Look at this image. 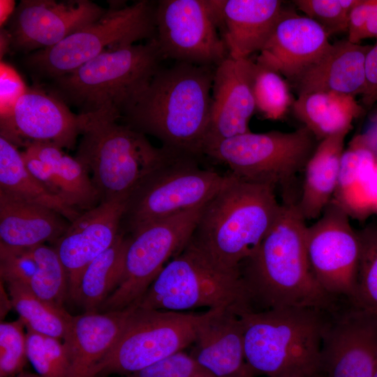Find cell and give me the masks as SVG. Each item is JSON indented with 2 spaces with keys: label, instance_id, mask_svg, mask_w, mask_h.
I'll use <instances>...</instances> for the list:
<instances>
[{
  "label": "cell",
  "instance_id": "cell-33",
  "mask_svg": "<svg viewBox=\"0 0 377 377\" xmlns=\"http://www.w3.org/2000/svg\"><path fill=\"white\" fill-rule=\"evenodd\" d=\"M252 92L256 110L268 119H282L295 101L283 77L257 61L253 67Z\"/></svg>",
  "mask_w": 377,
  "mask_h": 377
},
{
  "label": "cell",
  "instance_id": "cell-42",
  "mask_svg": "<svg viewBox=\"0 0 377 377\" xmlns=\"http://www.w3.org/2000/svg\"><path fill=\"white\" fill-rule=\"evenodd\" d=\"M377 8V0H357L352 8L348 21V40L360 43L366 24L371 15Z\"/></svg>",
  "mask_w": 377,
  "mask_h": 377
},
{
  "label": "cell",
  "instance_id": "cell-11",
  "mask_svg": "<svg viewBox=\"0 0 377 377\" xmlns=\"http://www.w3.org/2000/svg\"><path fill=\"white\" fill-rule=\"evenodd\" d=\"M133 309L118 340L91 377L131 375L192 345L202 313Z\"/></svg>",
  "mask_w": 377,
  "mask_h": 377
},
{
  "label": "cell",
  "instance_id": "cell-3",
  "mask_svg": "<svg viewBox=\"0 0 377 377\" xmlns=\"http://www.w3.org/2000/svg\"><path fill=\"white\" fill-rule=\"evenodd\" d=\"M275 190L230 172L203 205L186 246L221 270L239 272L240 264L256 249L281 210Z\"/></svg>",
  "mask_w": 377,
  "mask_h": 377
},
{
  "label": "cell",
  "instance_id": "cell-47",
  "mask_svg": "<svg viewBox=\"0 0 377 377\" xmlns=\"http://www.w3.org/2000/svg\"><path fill=\"white\" fill-rule=\"evenodd\" d=\"M376 155H377V154H376Z\"/></svg>",
  "mask_w": 377,
  "mask_h": 377
},
{
  "label": "cell",
  "instance_id": "cell-14",
  "mask_svg": "<svg viewBox=\"0 0 377 377\" xmlns=\"http://www.w3.org/2000/svg\"><path fill=\"white\" fill-rule=\"evenodd\" d=\"M155 24L164 59L216 67L228 57L207 0L158 1Z\"/></svg>",
  "mask_w": 377,
  "mask_h": 377
},
{
  "label": "cell",
  "instance_id": "cell-29",
  "mask_svg": "<svg viewBox=\"0 0 377 377\" xmlns=\"http://www.w3.org/2000/svg\"><path fill=\"white\" fill-rule=\"evenodd\" d=\"M293 108L295 116L320 142L346 130L364 108L355 97L332 91H316L300 94Z\"/></svg>",
  "mask_w": 377,
  "mask_h": 377
},
{
  "label": "cell",
  "instance_id": "cell-9",
  "mask_svg": "<svg viewBox=\"0 0 377 377\" xmlns=\"http://www.w3.org/2000/svg\"><path fill=\"white\" fill-rule=\"evenodd\" d=\"M137 308L185 311L195 308H247L239 272L221 270L186 246L163 268Z\"/></svg>",
  "mask_w": 377,
  "mask_h": 377
},
{
  "label": "cell",
  "instance_id": "cell-35",
  "mask_svg": "<svg viewBox=\"0 0 377 377\" xmlns=\"http://www.w3.org/2000/svg\"><path fill=\"white\" fill-rule=\"evenodd\" d=\"M360 253L354 306L377 318V224L357 231Z\"/></svg>",
  "mask_w": 377,
  "mask_h": 377
},
{
  "label": "cell",
  "instance_id": "cell-28",
  "mask_svg": "<svg viewBox=\"0 0 377 377\" xmlns=\"http://www.w3.org/2000/svg\"><path fill=\"white\" fill-rule=\"evenodd\" d=\"M346 130L320 141L304 168L298 208L305 220L318 219L336 191Z\"/></svg>",
  "mask_w": 377,
  "mask_h": 377
},
{
  "label": "cell",
  "instance_id": "cell-2",
  "mask_svg": "<svg viewBox=\"0 0 377 377\" xmlns=\"http://www.w3.org/2000/svg\"><path fill=\"white\" fill-rule=\"evenodd\" d=\"M214 68L183 62L161 67L119 120L172 151L204 156Z\"/></svg>",
  "mask_w": 377,
  "mask_h": 377
},
{
  "label": "cell",
  "instance_id": "cell-20",
  "mask_svg": "<svg viewBox=\"0 0 377 377\" xmlns=\"http://www.w3.org/2000/svg\"><path fill=\"white\" fill-rule=\"evenodd\" d=\"M331 46L328 35L316 22L283 8L256 61L292 84L318 62Z\"/></svg>",
  "mask_w": 377,
  "mask_h": 377
},
{
  "label": "cell",
  "instance_id": "cell-34",
  "mask_svg": "<svg viewBox=\"0 0 377 377\" xmlns=\"http://www.w3.org/2000/svg\"><path fill=\"white\" fill-rule=\"evenodd\" d=\"M33 252L37 269L29 288L42 300L64 307V302L68 295V279L55 249L42 244L34 247Z\"/></svg>",
  "mask_w": 377,
  "mask_h": 377
},
{
  "label": "cell",
  "instance_id": "cell-43",
  "mask_svg": "<svg viewBox=\"0 0 377 377\" xmlns=\"http://www.w3.org/2000/svg\"><path fill=\"white\" fill-rule=\"evenodd\" d=\"M365 72L366 87L362 102L364 109H370L377 102V41L367 54Z\"/></svg>",
  "mask_w": 377,
  "mask_h": 377
},
{
  "label": "cell",
  "instance_id": "cell-27",
  "mask_svg": "<svg viewBox=\"0 0 377 377\" xmlns=\"http://www.w3.org/2000/svg\"><path fill=\"white\" fill-rule=\"evenodd\" d=\"M377 155L364 135L353 139L342 155L338 184L332 200L349 216L363 217L377 209L374 175Z\"/></svg>",
  "mask_w": 377,
  "mask_h": 377
},
{
  "label": "cell",
  "instance_id": "cell-4",
  "mask_svg": "<svg viewBox=\"0 0 377 377\" xmlns=\"http://www.w3.org/2000/svg\"><path fill=\"white\" fill-rule=\"evenodd\" d=\"M246 362L267 377H320L323 339L331 309L237 308Z\"/></svg>",
  "mask_w": 377,
  "mask_h": 377
},
{
  "label": "cell",
  "instance_id": "cell-22",
  "mask_svg": "<svg viewBox=\"0 0 377 377\" xmlns=\"http://www.w3.org/2000/svg\"><path fill=\"white\" fill-rule=\"evenodd\" d=\"M21 154L31 173L53 195L80 212L101 202L89 172L63 149L50 143H33Z\"/></svg>",
  "mask_w": 377,
  "mask_h": 377
},
{
  "label": "cell",
  "instance_id": "cell-37",
  "mask_svg": "<svg viewBox=\"0 0 377 377\" xmlns=\"http://www.w3.org/2000/svg\"><path fill=\"white\" fill-rule=\"evenodd\" d=\"M25 325L22 320L0 324V377H14L28 360Z\"/></svg>",
  "mask_w": 377,
  "mask_h": 377
},
{
  "label": "cell",
  "instance_id": "cell-38",
  "mask_svg": "<svg viewBox=\"0 0 377 377\" xmlns=\"http://www.w3.org/2000/svg\"><path fill=\"white\" fill-rule=\"evenodd\" d=\"M297 8L320 24L328 36L347 31L349 13L357 0H295Z\"/></svg>",
  "mask_w": 377,
  "mask_h": 377
},
{
  "label": "cell",
  "instance_id": "cell-21",
  "mask_svg": "<svg viewBox=\"0 0 377 377\" xmlns=\"http://www.w3.org/2000/svg\"><path fill=\"white\" fill-rule=\"evenodd\" d=\"M218 31L234 59L260 52L283 8L279 0H207Z\"/></svg>",
  "mask_w": 377,
  "mask_h": 377
},
{
  "label": "cell",
  "instance_id": "cell-40",
  "mask_svg": "<svg viewBox=\"0 0 377 377\" xmlns=\"http://www.w3.org/2000/svg\"><path fill=\"white\" fill-rule=\"evenodd\" d=\"M37 269L33 248L14 249L0 245V275L6 283L29 285Z\"/></svg>",
  "mask_w": 377,
  "mask_h": 377
},
{
  "label": "cell",
  "instance_id": "cell-8",
  "mask_svg": "<svg viewBox=\"0 0 377 377\" xmlns=\"http://www.w3.org/2000/svg\"><path fill=\"white\" fill-rule=\"evenodd\" d=\"M156 3L141 0L131 5L110 3L97 20L48 48L31 53L29 67L52 79L73 72L104 51L155 38Z\"/></svg>",
  "mask_w": 377,
  "mask_h": 377
},
{
  "label": "cell",
  "instance_id": "cell-17",
  "mask_svg": "<svg viewBox=\"0 0 377 377\" xmlns=\"http://www.w3.org/2000/svg\"><path fill=\"white\" fill-rule=\"evenodd\" d=\"M1 136L17 148L50 143L73 148L80 135V117L51 91L27 88L13 109L1 116Z\"/></svg>",
  "mask_w": 377,
  "mask_h": 377
},
{
  "label": "cell",
  "instance_id": "cell-18",
  "mask_svg": "<svg viewBox=\"0 0 377 377\" xmlns=\"http://www.w3.org/2000/svg\"><path fill=\"white\" fill-rule=\"evenodd\" d=\"M126 202H101L70 222L54 242L68 279V296L74 298L86 267L110 248L120 233Z\"/></svg>",
  "mask_w": 377,
  "mask_h": 377
},
{
  "label": "cell",
  "instance_id": "cell-1",
  "mask_svg": "<svg viewBox=\"0 0 377 377\" xmlns=\"http://www.w3.org/2000/svg\"><path fill=\"white\" fill-rule=\"evenodd\" d=\"M297 202L283 203L275 222L256 249L239 267L249 309L285 307L332 309L309 264L307 226Z\"/></svg>",
  "mask_w": 377,
  "mask_h": 377
},
{
  "label": "cell",
  "instance_id": "cell-24",
  "mask_svg": "<svg viewBox=\"0 0 377 377\" xmlns=\"http://www.w3.org/2000/svg\"><path fill=\"white\" fill-rule=\"evenodd\" d=\"M132 309L129 306L73 316L63 339L70 363L69 377H91L96 366L118 340Z\"/></svg>",
  "mask_w": 377,
  "mask_h": 377
},
{
  "label": "cell",
  "instance_id": "cell-19",
  "mask_svg": "<svg viewBox=\"0 0 377 377\" xmlns=\"http://www.w3.org/2000/svg\"><path fill=\"white\" fill-rule=\"evenodd\" d=\"M253 64L250 58L228 56L215 67L204 150L223 140L251 132L249 124L256 111Z\"/></svg>",
  "mask_w": 377,
  "mask_h": 377
},
{
  "label": "cell",
  "instance_id": "cell-30",
  "mask_svg": "<svg viewBox=\"0 0 377 377\" xmlns=\"http://www.w3.org/2000/svg\"><path fill=\"white\" fill-rule=\"evenodd\" d=\"M0 192L25 202L49 207L74 221L82 212L50 193L27 168L21 151L0 136Z\"/></svg>",
  "mask_w": 377,
  "mask_h": 377
},
{
  "label": "cell",
  "instance_id": "cell-12",
  "mask_svg": "<svg viewBox=\"0 0 377 377\" xmlns=\"http://www.w3.org/2000/svg\"><path fill=\"white\" fill-rule=\"evenodd\" d=\"M204 205L148 224L129 235L121 281L98 312L124 309L147 291L168 260L188 242Z\"/></svg>",
  "mask_w": 377,
  "mask_h": 377
},
{
  "label": "cell",
  "instance_id": "cell-31",
  "mask_svg": "<svg viewBox=\"0 0 377 377\" xmlns=\"http://www.w3.org/2000/svg\"><path fill=\"white\" fill-rule=\"evenodd\" d=\"M129 236L120 232L113 244L84 270L73 300L85 312L98 311L119 286L124 274Z\"/></svg>",
  "mask_w": 377,
  "mask_h": 377
},
{
  "label": "cell",
  "instance_id": "cell-10",
  "mask_svg": "<svg viewBox=\"0 0 377 377\" xmlns=\"http://www.w3.org/2000/svg\"><path fill=\"white\" fill-rule=\"evenodd\" d=\"M200 159L174 153L149 174L128 199L121 226L131 234L206 203L223 186L227 175L202 168Z\"/></svg>",
  "mask_w": 377,
  "mask_h": 377
},
{
  "label": "cell",
  "instance_id": "cell-45",
  "mask_svg": "<svg viewBox=\"0 0 377 377\" xmlns=\"http://www.w3.org/2000/svg\"><path fill=\"white\" fill-rule=\"evenodd\" d=\"M14 377H40L38 374L23 371Z\"/></svg>",
  "mask_w": 377,
  "mask_h": 377
},
{
  "label": "cell",
  "instance_id": "cell-32",
  "mask_svg": "<svg viewBox=\"0 0 377 377\" xmlns=\"http://www.w3.org/2000/svg\"><path fill=\"white\" fill-rule=\"evenodd\" d=\"M6 285L10 304L26 327L59 339L64 338L73 316L64 307L38 297L25 283L9 282Z\"/></svg>",
  "mask_w": 377,
  "mask_h": 377
},
{
  "label": "cell",
  "instance_id": "cell-23",
  "mask_svg": "<svg viewBox=\"0 0 377 377\" xmlns=\"http://www.w3.org/2000/svg\"><path fill=\"white\" fill-rule=\"evenodd\" d=\"M190 355L215 377H255L244 355V328L235 308L207 311Z\"/></svg>",
  "mask_w": 377,
  "mask_h": 377
},
{
  "label": "cell",
  "instance_id": "cell-36",
  "mask_svg": "<svg viewBox=\"0 0 377 377\" xmlns=\"http://www.w3.org/2000/svg\"><path fill=\"white\" fill-rule=\"evenodd\" d=\"M26 329L27 355L36 374L40 377H69L68 356L61 339Z\"/></svg>",
  "mask_w": 377,
  "mask_h": 377
},
{
  "label": "cell",
  "instance_id": "cell-46",
  "mask_svg": "<svg viewBox=\"0 0 377 377\" xmlns=\"http://www.w3.org/2000/svg\"><path fill=\"white\" fill-rule=\"evenodd\" d=\"M374 377H377V366H376V370H375V372H374Z\"/></svg>",
  "mask_w": 377,
  "mask_h": 377
},
{
  "label": "cell",
  "instance_id": "cell-13",
  "mask_svg": "<svg viewBox=\"0 0 377 377\" xmlns=\"http://www.w3.org/2000/svg\"><path fill=\"white\" fill-rule=\"evenodd\" d=\"M349 217L332 200L318 221L307 226L306 244L311 269L320 288L332 297L353 304L360 245Z\"/></svg>",
  "mask_w": 377,
  "mask_h": 377
},
{
  "label": "cell",
  "instance_id": "cell-15",
  "mask_svg": "<svg viewBox=\"0 0 377 377\" xmlns=\"http://www.w3.org/2000/svg\"><path fill=\"white\" fill-rule=\"evenodd\" d=\"M377 366V318L350 304L330 312L320 377H374Z\"/></svg>",
  "mask_w": 377,
  "mask_h": 377
},
{
  "label": "cell",
  "instance_id": "cell-16",
  "mask_svg": "<svg viewBox=\"0 0 377 377\" xmlns=\"http://www.w3.org/2000/svg\"><path fill=\"white\" fill-rule=\"evenodd\" d=\"M106 10L88 0H23L11 15L7 40L24 52L48 48L95 22Z\"/></svg>",
  "mask_w": 377,
  "mask_h": 377
},
{
  "label": "cell",
  "instance_id": "cell-26",
  "mask_svg": "<svg viewBox=\"0 0 377 377\" xmlns=\"http://www.w3.org/2000/svg\"><path fill=\"white\" fill-rule=\"evenodd\" d=\"M70 222L57 212L0 192V245L29 249L54 243Z\"/></svg>",
  "mask_w": 377,
  "mask_h": 377
},
{
  "label": "cell",
  "instance_id": "cell-25",
  "mask_svg": "<svg viewBox=\"0 0 377 377\" xmlns=\"http://www.w3.org/2000/svg\"><path fill=\"white\" fill-rule=\"evenodd\" d=\"M371 47L348 39L332 44L324 57L292 85L297 95L316 91L354 97L362 95L366 87V57Z\"/></svg>",
  "mask_w": 377,
  "mask_h": 377
},
{
  "label": "cell",
  "instance_id": "cell-7",
  "mask_svg": "<svg viewBox=\"0 0 377 377\" xmlns=\"http://www.w3.org/2000/svg\"><path fill=\"white\" fill-rule=\"evenodd\" d=\"M319 141L304 126L291 132L271 131L238 135L207 147L204 156L226 165L230 172L282 191L283 203L296 202L290 189Z\"/></svg>",
  "mask_w": 377,
  "mask_h": 377
},
{
  "label": "cell",
  "instance_id": "cell-44",
  "mask_svg": "<svg viewBox=\"0 0 377 377\" xmlns=\"http://www.w3.org/2000/svg\"><path fill=\"white\" fill-rule=\"evenodd\" d=\"M369 38H376L377 40V8L371 15L364 30L362 40Z\"/></svg>",
  "mask_w": 377,
  "mask_h": 377
},
{
  "label": "cell",
  "instance_id": "cell-6",
  "mask_svg": "<svg viewBox=\"0 0 377 377\" xmlns=\"http://www.w3.org/2000/svg\"><path fill=\"white\" fill-rule=\"evenodd\" d=\"M164 59L155 38L109 49L75 71L52 79L56 96L80 110L121 116L147 87Z\"/></svg>",
  "mask_w": 377,
  "mask_h": 377
},
{
  "label": "cell",
  "instance_id": "cell-39",
  "mask_svg": "<svg viewBox=\"0 0 377 377\" xmlns=\"http://www.w3.org/2000/svg\"><path fill=\"white\" fill-rule=\"evenodd\" d=\"M128 377H215L184 350L173 353Z\"/></svg>",
  "mask_w": 377,
  "mask_h": 377
},
{
  "label": "cell",
  "instance_id": "cell-41",
  "mask_svg": "<svg viewBox=\"0 0 377 377\" xmlns=\"http://www.w3.org/2000/svg\"><path fill=\"white\" fill-rule=\"evenodd\" d=\"M27 87L19 75L3 63L1 65V116L8 113Z\"/></svg>",
  "mask_w": 377,
  "mask_h": 377
},
{
  "label": "cell",
  "instance_id": "cell-5",
  "mask_svg": "<svg viewBox=\"0 0 377 377\" xmlns=\"http://www.w3.org/2000/svg\"><path fill=\"white\" fill-rule=\"evenodd\" d=\"M75 158L91 173L101 202H126L142 180L175 153L153 146L145 135L112 112L79 114Z\"/></svg>",
  "mask_w": 377,
  "mask_h": 377
}]
</instances>
